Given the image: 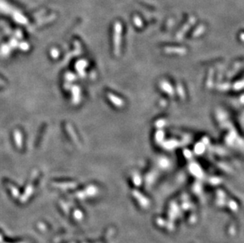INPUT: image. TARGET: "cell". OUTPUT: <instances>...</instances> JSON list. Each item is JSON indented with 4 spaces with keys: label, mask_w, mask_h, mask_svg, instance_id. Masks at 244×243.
Here are the masks:
<instances>
[{
    "label": "cell",
    "mask_w": 244,
    "mask_h": 243,
    "mask_svg": "<svg viewBox=\"0 0 244 243\" xmlns=\"http://www.w3.org/2000/svg\"><path fill=\"white\" fill-rule=\"evenodd\" d=\"M14 140L16 142V145L18 148H21L22 143H21V134L18 130L14 131Z\"/></svg>",
    "instance_id": "6da1fadb"
},
{
    "label": "cell",
    "mask_w": 244,
    "mask_h": 243,
    "mask_svg": "<svg viewBox=\"0 0 244 243\" xmlns=\"http://www.w3.org/2000/svg\"><path fill=\"white\" fill-rule=\"evenodd\" d=\"M66 130H67V131H69V133H70L69 135H70L71 138L73 139V141H75V143L78 144V138H77L75 132H74V130L72 129L71 126L69 125V124H66Z\"/></svg>",
    "instance_id": "7a4b0ae2"
}]
</instances>
